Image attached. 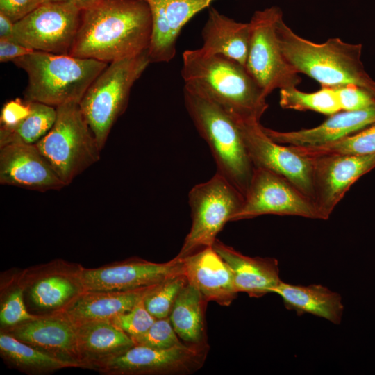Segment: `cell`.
I'll return each mask as SVG.
<instances>
[{
	"label": "cell",
	"mask_w": 375,
	"mask_h": 375,
	"mask_svg": "<svg viewBox=\"0 0 375 375\" xmlns=\"http://www.w3.org/2000/svg\"><path fill=\"white\" fill-rule=\"evenodd\" d=\"M152 33L145 0H97L82 10L69 55L110 63L148 51Z\"/></svg>",
	"instance_id": "1"
},
{
	"label": "cell",
	"mask_w": 375,
	"mask_h": 375,
	"mask_svg": "<svg viewBox=\"0 0 375 375\" xmlns=\"http://www.w3.org/2000/svg\"><path fill=\"white\" fill-rule=\"evenodd\" d=\"M184 89L215 103L235 119L260 122L267 96L239 62L201 49L183 53Z\"/></svg>",
	"instance_id": "2"
},
{
	"label": "cell",
	"mask_w": 375,
	"mask_h": 375,
	"mask_svg": "<svg viewBox=\"0 0 375 375\" xmlns=\"http://www.w3.org/2000/svg\"><path fill=\"white\" fill-rule=\"evenodd\" d=\"M276 33L285 60L299 74H304L322 87L353 84L375 95V81L361 61L362 45L331 38L315 43L297 35L281 17Z\"/></svg>",
	"instance_id": "3"
},
{
	"label": "cell",
	"mask_w": 375,
	"mask_h": 375,
	"mask_svg": "<svg viewBox=\"0 0 375 375\" xmlns=\"http://www.w3.org/2000/svg\"><path fill=\"white\" fill-rule=\"evenodd\" d=\"M12 62L28 75L25 99L56 108L79 103L88 87L108 65L91 58L38 51Z\"/></svg>",
	"instance_id": "4"
},
{
	"label": "cell",
	"mask_w": 375,
	"mask_h": 375,
	"mask_svg": "<svg viewBox=\"0 0 375 375\" xmlns=\"http://www.w3.org/2000/svg\"><path fill=\"white\" fill-rule=\"evenodd\" d=\"M183 93L186 110L210 149L217 172L244 197L255 167L236 120L212 101L185 89Z\"/></svg>",
	"instance_id": "5"
},
{
	"label": "cell",
	"mask_w": 375,
	"mask_h": 375,
	"mask_svg": "<svg viewBox=\"0 0 375 375\" xmlns=\"http://www.w3.org/2000/svg\"><path fill=\"white\" fill-rule=\"evenodd\" d=\"M150 62L146 51L108 63L85 92L79 107L101 150L126 109L133 84Z\"/></svg>",
	"instance_id": "6"
},
{
	"label": "cell",
	"mask_w": 375,
	"mask_h": 375,
	"mask_svg": "<svg viewBox=\"0 0 375 375\" xmlns=\"http://www.w3.org/2000/svg\"><path fill=\"white\" fill-rule=\"evenodd\" d=\"M35 144L66 185L97 162L101 151L77 103L56 107L53 126Z\"/></svg>",
	"instance_id": "7"
},
{
	"label": "cell",
	"mask_w": 375,
	"mask_h": 375,
	"mask_svg": "<svg viewBox=\"0 0 375 375\" xmlns=\"http://www.w3.org/2000/svg\"><path fill=\"white\" fill-rule=\"evenodd\" d=\"M244 199L241 192L217 172L210 180L194 185L188 194L192 226L176 256L181 258L212 246L217 234L241 208Z\"/></svg>",
	"instance_id": "8"
},
{
	"label": "cell",
	"mask_w": 375,
	"mask_h": 375,
	"mask_svg": "<svg viewBox=\"0 0 375 375\" xmlns=\"http://www.w3.org/2000/svg\"><path fill=\"white\" fill-rule=\"evenodd\" d=\"M283 12L278 6L256 11L251 18V38L246 69L267 96L276 89L297 87L299 74L285 60L276 33Z\"/></svg>",
	"instance_id": "9"
},
{
	"label": "cell",
	"mask_w": 375,
	"mask_h": 375,
	"mask_svg": "<svg viewBox=\"0 0 375 375\" xmlns=\"http://www.w3.org/2000/svg\"><path fill=\"white\" fill-rule=\"evenodd\" d=\"M83 9L69 1L42 3L15 22L12 40L34 51L69 54Z\"/></svg>",
	"instance_id": "10"
},
{
	"label": "cell",
	"mask_w": 375,
	"mask_h": 375,
	"mask_svg": "<svg viewBox=\"0 0 375 375\" xmlns=\"http://www.w3.org/2000/svg\"><path fill=\"white\" fill-rule=\"evenodd\" d=\"M263 215L324 220L312 200L287 178L268 169L255 167L243 204L232 221Z\"/></svg>",
	"instance_id": "11"
},
{
	"label": "cell",
	"mask_w": 375,
	"mask_h": 375,
	"mask_svg": "<svg viewBox=\"0 0 375 375\" xmlns=\"http://www.w3.org/2000/svg\"><path fill=\"white\" fill-rule=\"evenodd\" d=\"M203 345L154 349L134 344L93 369L108 374H165L192 372L204 362Z\"/></svg>",
	"instance_id": "12"
},
{
	"label": "cell",
	"mask_w": 375,
	"mask_h": 375,
	"mask_svg": "<svg viewBox=\"0 0 375 375\" xmlns=\"http://www.w3.org/2000/svg\"><path fill=\"white\" fill-rule=\"evenodd\" d=\"M235 120L254 167L285 177L313 201L312 160L272 140L260 122Z\"/></svg>",
	"instance_id": "13"
},
{
	"label": "cell",
	"mask_w": 375,
	"mask_h": 375,
	"mask_svg": "<svg viewBox=\"0 0 375 375\" xmlns=\"http://www.w3.org/2000/svg\"><path fill=\"white\" fill-rule=\"evenodd\" d=\"M183 274L182 259L156 263L142 259H130L94 269L80 268L72 276L82 291H124L158 284Z\"/></svg>",
	"instance_id": "14"
},
{
	"label": "cell",
	"mask_w": 375,
	"mask_h": 375,
	"mask_svg": "<svg viewBox=\"0 0 375 375\" xmlns=\"http://www.w3.org/2000/svg\"><path fill=\"white\" fill-rule=\"evenodd\" d=\"M310 159L313 166V201L324 220L330 217L351 186L375 167V153Z\"/></svg>",
	"instance_id": "15"
},
{
	"label": "cell",
	"mask_w": 375,
	"mask_h": 375,
	"mask_svg": "<svg viewBox=\"0 0 375 375\" xmlns=\"http://www.w3.org/2000/svg\"><path fill=\"white\" fill-rule=\"evenodd\" d=\"M0 183L30 190H59L67 186L35 144L0 147Z\"/></svg>",
	"instance_id": "16"
},
{
	"label": "cell",
	"mask_w": 375,
	"mask_h": 375,
	"mask_svg": "<svg viewBox=\"0 0 375 375\" xmlns=\"http://www.w3.org/2000/svg\"><path fill=\"white\" fill-rule=\"evenodd\" d=\"M215 0H146L152 19L147 53L151 62H168L175 56L183 27Z\"/></svg>",
	"instance_id": "17"
},
{
	"label": "cell",
	"mask_w": 375,
	"mask_h": 375,
	"mask_svg": "<svg viewBox=\"0 0 375 375\" xmlns=\"http://www.w3.org/2000/svg\"><path fill=\"white\" fill-rule=\"evenodd\" d=\"M157 285L124 291H82L52 315L67 320L74 326L110 321L132 309Z\"/></svg>",
	"instance_id": "18"
},
{
	"label": "cell",
	"mask_w": 375,
	"mask_h": 375,
	"mask_svg": "<svg viewBox=\"0 0 375 375\" xmlns=\"http://www.w3.org/2000/svg\"><path fill=\"white\" fill-rule=\"evenodd\" d=\"M181 259L188 282L200 292L205 301L228 306L236 298L233 273L212 246Z\"/></svg>",
	"instance_id": "19"
},
{
	"label": "cell",
	"mask_w": 375,
	"mask_h": 375,
	"mask_svg": "<svg viewBox=\"0 0 375 375\" xmlns=\"http://www.w3.org/2000/svg\"><path fill=\"white\" fill-rule=\"evenodd\" d=\"M373 124H375V105L360 110H340L311 128L278 131L262 126V129L272 140L282 144L316 146L350 135Z\"/></svg>",
	"instance_id": "20"
},
{
	"label": "cell",
	"mask_w": 375,
	"mask_h": 375,
	"mask_svg": "<svg viewBox=\"0 0 375 375\" xmlns=\"http://www.w3.org/2000/svg\"><path fill=\"white\" fill-rule=\"evenodd\" d=\"M14 327L11 335L19 340L83 367L78 351L76 329L67 320L51 315L38 317Z\"/></svg>",
	"instance_id": "21"
},
{
	"label": "cell",
	"mask_w": 375,
	"mask_h": 375,
	"mask_svg": "<svg viewBox=\"0 0 375 375\" xmlns=\"http://www.w3.org/2000/svg\"><path fill=\"white\" fill-rule=\"evenodd\" d=\"M212 247L230 267L238 292L260 297L272 293L281 281L276 258L247 256L217 240Z\"/></svg>",
	"instance_id": "22"
},
{
	"label": "cell",
	"mask_w": 375,
	"mask_h": 375,
	"mask_svg": "<svg viewBox=\"0 0 375 375\" xmlns=\"http://www.w3.org/2000/svg\"><path fill=\"white\" fill-rule=\"evenodd\" d=\"M201 35L203 52L224 56L246 67L251 38L249 22H236L210 6Z\"/></svg>",
	"instance_id": "23"
},
{
	"label": "cell",
	"mask_w": 375,
	"mask_h": 375,
	"mask_svg": "<svg viewBox=\"0 0 375 375\" xmlns=\"http://www.w3.org/2000/svg\"><path fill=\"white\" fill-rule=\"evenodd\" d=\"M288 310L298 315L308 313L340 324L344 314L341 295L321 284L293 285L283 281L273 290Z\"/></svg>",
	"instance_id": "24"
},
{
	"label": "cell",
	"mask_w": 375,
	"mask_h": 375,
	"mask_svg": "<svg viewBox=\"0 0 375 375\" xmlns=\"http://www.w3.org/2000/svg\"><path fill=\"white\" fill-rule=\"evenodd\" d=\"M77 347L83 367L99 363L135 344L133 339L110 321H97L75 326Z\"/></svg>",
	"instance_id": "25"
},
{
	"label": "cell",
	"mask_w": 375,
	"mask_h": 375,
	"mask_svg": "<svg viewBox=\"0 0 375 375\" xmlns=\"http://www.w3.org/2000/svg\"><path fill=\"white\" fill-rule=\"evenodd\" d=\"M204 301L200 292L188 282L180 291L169 316L178 338L191 345H203Z\"/></svg>",
	"instance_id": "26"
},
{
	"label": "cell",
	"mask_w": 375,
	"mask_h": 375,
	"mask_svg": "<svg viewBox=\"0 0 375 375\" xmlns=\"http://www.w3.org/2000/svg\"><path fill=\"white\" fill-rule=\"evenodd\" d=\"M0 351L2 356L15 367L31 372H53L65 367H80L24 343L11 334L1 333Z\"/></svg>",
	"instance_id": "27"
},
{
	"label": "cell",
	"mask_w": 375,
	"mask_h": 375,
	"mask_svg": "<svg viewBox=\"0 0 375 375\" xmlns=\"http://www.w3.org/2000/svg\"><path fill=\"white\" fill-rule=\"evenodd\" d=\"M56 118V107L31 101L30 112L19 123L0 127V147L13 143L36 144L51 128Z\"/></svg>",
	"instance_id": "28"
},
{
	"label": "cell",
	"mask_w": 375,
	"mask_h": 375,
	"mask_svg": "<svg viewBox=\"0 0 375 375\" xmlns=\"http://www.w3.org/2000/svg\"><path fill=\"white\" fill-rule=\"evenodd\" d=\"M307 158L333 155H364L375 153V124L338 140L316 146H292Z\"/></svg>",
	"instance_id": "29"
},
{
	"label": "cell",
	"mask_w": 375,
	"mask_h": 375,
	"mask_svg": "<svg viewBox=\"0 0 375 375\" xmlns=\"http://www.w3.org/2000/svg\"><path fill=\"white\" fill-rule=\"evenodd\" d=\"M82 290L72 276L51 274L40 278L30 291L32 301L38 307L56 310L65 306Z\"/></svg>",
	"instance_id": "30"
},
{
	"label": "cell",
	"mask_w": 375,
	"mask_h": 375,
	"mask_svg": "<svg viewBox=\"0 0 375 375\" xmlns=\"http://www.w3.org/2000/svg\"><path fill=\"white\" fill-rule=\"evenodd\" d=\"M280 106L284 109L312 110L331 115L341 110L334 88L322 87L314 92H305L291 87L280 90Z\"/></svg>",
	"instance_id": "31"
},
{
	"label": "cell",
	"mask_w": 375,
	"mask_h": 375,
	"mask_svg": "<svg viewBox=\"0 0 375 375\" xmlns=\"http://www.w3.org/2000/svg\"><path fill=\"white\" fill-rule=\"evenodd\" d=\"M187 283L185 276L181 274L158 284L144 298L147 310L156 319L169 317L180 291Z\"/></svg>",
	"instance_id": "32"
},
{
	"label": "cell",
	"mask_w": 375,
	"mask_h": 375,
	"mask_svg": "<svg viewBox=\"0 0 375 375\" xmlns=\"http://www.w3.org/2000/svg\"><path fill=\"white\" fill-rule=\"evenodd\" d=\"M178 337L167 317L156 319L144 333L132 339L135 344L164 349L184 344Z\"/></svg>",
	"instance_id": "33"
},
{
	"label": "cell",
	"mask_w": 375,
	"mask_h": 375,
	"mask_svg": "<svg viewBox=\"0 0 375 375\" xmlns=\"http://www.w3.org/2000/svg\"><path fill=\"white\" fill-rule=\"evenodd\" d=\"M156 320V318L147 310L143 299L132 309L115 317L110 322L133 338L144 333Z\"/></svg>",
	"instance_id": "34"
},
{
	"label": "cell",
	"mask_w": 375,
	"mask_h": 375,
	"mask_svg": "<svg viewBox=\"0 0 375 375\" xmlns=\"http://www.w3.org/2000/svg\"><path fill=\"white\" fill-rule=\"evenodd\" d=\"M334 89L341 110H360L375 105V95L358 85L349 84Z\"/></svg>",
	"instance_id": "35"
},
{
	"label": "cell",
	"mask_w": 375,
	"mask_h": 375,
	"mask_svg": "<svg viewBox=\"0 0 375 375\" xmlns=\"http://www.w3.org/2000/svg\"><path fill=\"white\" fill-rule=\"evenodd\" d=\"M37 317L26 310L21 288L11 292L1 305L0 322L3 326H15Z\"/></svg>",
	"instance_id": "36"
},
{
	"label": "cell",
	"mask_w": 375,
	"mask_h": 375,
	"mask_svg": "<svg viewBox=\"0 0 375 375\" xmlns=\"http://www.w3.org/2000/svg\"><path fill=\"white\" fill-rule=\"evenodd\" d=\"M31 101L19 98L7 101L2 107L0 115V123L2 127H11L16 125L31 110Z\"/></svg>",
	"instance_id": "37"
},
{
	"label": "cell",
	"mask_w": 375,
	"mask_h": 375,
	"mask_svg": "<svg viewBox=\"0 0 375 375\" xmlns=\"http://www.w3.org/2000/svg\"><path fill=\"white\" fill-rule=\"evenodd\" d=\"M40 4L39 0H0V12L15 23Z\"/></svg>",
	"instance_id": "38"
},
{
	"label": "cell",
	"mask_w": 375,
	"mask_h": 375,
	"mask_svg": "<svg viewBox=\"0 0 375 375\" xmlns=\"http://www.w3.org/2000/svg\"><path fill=\"white\" fill-rule=\"evenodd\" d=\"M34 50L11 40L0 39V61L5 62L30 54Z\"/></svg>",
	"instance_id": "39"
},
{
	"label": "cell",
	"mask_w": 375,
	"mask_h": 375,
	"mask_svg": "<svg viewBox=\"0 0 375 375\" xmlns=\"http://www.w3.org/2000/svg\"><path fill=\"white\" fill-rule=\"evenodd\" d=\"M14 24L8 17L0 12V39L12 40Z\"/></svg>",
	"instance_id": "40"
},
{
	"label": "cell",
	"mask_w": 375,
	"mask_h": 375,
	"mask_svg": "<svg viewBox=\"0 0 375 375\" xmlns=\"http://www.w3.org/2000/svg\"><path fill=\"white\" fill-rule=\"evenodd\" d=\"M69 1L75 2L79 4L83 8L89 6L90 5H91L95 1V0H39L40 4L42 3L49 2V1Z\"/></svg>",
	"instance_id": "41"
},
{
	"label": "cell",
	"mask_w": 375,
	"mask_h": 375,
	"mask_svg": "<svg viewBox=\"0 0 375 375\" xmlns=\"http://www.w3.org/2000/svg\"><path fill=\"white\" fill-rule=\"evenodd\" d=\"M95 1H97V0H95ZM145 1H146V0H145Z\"/></svg>",
	"instance_id": "42"
}]
</instances>
